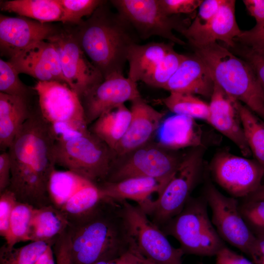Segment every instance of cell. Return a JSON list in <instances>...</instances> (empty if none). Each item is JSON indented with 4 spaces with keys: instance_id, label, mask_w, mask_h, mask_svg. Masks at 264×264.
I'll return each instance as SVG.
<instances>
[{
    "instance_id": "obj_37",
    "label": "cell",
    "mask_w": 264,
    "mask_h": 264,
    "mask_svg": "<svg viewBox=\"0 0 264 264\" xmlns=\"http://www.w3.org/2000/svg\"><path fill=\"white\" fill-rule=\"evenodd\" d=\"M239 210L250 230L256 234V237L264 236V200L248 199L239 205Z\"/></svg>"
},
{
    "instance_id": "obj_34",
    "label": "cell",
    "mask_w": 264,
    "mask_h": 264,
    "mask_svg": "<svg viewBox=\"0 0 264 264\" xmlns=\"http://www.w3.org/2000/svg\"><path fill=\"white\" fill-rule=\"evenodd\" d=\"M45 242H31L19 248L5 243L0 249V264H35L48 244Z\"/></svg>"
},
{
    "instance_id": "obj_12",
    "label": "cell",
    "mask_w": 264,
    "mask_h": 264,
    "mask_svg": "<svg viewBox=\"0 0 264 264\" xmlns=\"http://www.w3.org/2000/svg\"><path fill=\"white\" fill-rule=\"evenodd\" d=\"M206 200L212 211V222L221 238L254 261L257 251V238L243 219L237 199L223 195L210 185L207 188Z\"/></svg>"
},
{
    "instance_id": "obj_36",
    "label": "cell",
    "mask_w": 264,
    "mask_h": 264,
    "mask_svg": "<svg viewBox=\"0 0 264 264\" xmlns=\"http://www.w3.org/2000/svg\"><path fill=\"white\" fill-rule=\"evenodd\" d=\"M105 1L100 0H60L62 9L61 22L78 25L90 16Z\"/></svg>"
},
{
    "instance_id": "obj_40",
    "label": "cell",
    "mask_w": 264,
    "mask_h": 264,
    "mask_svg": "<svg viewBox=\"0 0 264 264\" xmlns=\"http://www.w3.org/2000/svg\"><path fill=\"white\" fill-rule=\"evenodd\" d=\"M233 49H235L252 67L264 91V54L237 45H235Z\"/></svg>"
},
{
    "instance_id": "obj_18",
    "label": "cell",
    "mask_w": 264,
    "mask_h": 264,
    "mask_svg": "<svg viewBox=\"0 0 264 264\" xmlns=\"http://www.w3.org/2000/svg\"><path fill=\"white\" fill-rule=\"evenodd\" d=\"M235 0H223L218 13L206 25L195 27L189 25L179 33L193 48L220 41L229 47L235 45V39L241 33L236 19Z\"/></svg>"
},
{
    "instance_id": "obj_28",
    "label": "cell",
    "mask_w": 264,
    "mask_h": 264,
    "mask_svg": "<svg viewBox=\"0 0 264 264\" xmlns=\"http://www.w3.org/2000/svg\"><path fill=\"white\" fill-rule=\"evenodd\" d=\"M2 11L14 13L42 23L60 22L62 9L60 0H10L1 1Z\"/></svg>"
},
{
    "instance_id": "obj_45",
    "label": "cell",
    "mask_w": 264,
    "mask_h": 264,
    "mask_svg": "<svg viewBox=\"0 0 264 264\" xmlns=\"http://www.w3.org/2000/svg\"><path fill=\"white\" fill-rule=\"evenodd\" d=\"M145 259L134 243L129 251L119 258L98 262L94 264H141Z\"/></svg>"
},
{
    "instance_id": "obj_25",
    "label": "cell",
    "mask_w": 264,
    "mask_h": 264,
    "mask_svg": "<svg viewBox=\"0 0 264 264\" xmlns=\"http://www.w3.org/2000/svg\"><path fill=\"white\" fill-rule=\"evenodd\" d=\"M68 225L65 216L53 204L34 208L30 224L29 241H43L53 245Z\"/></svg>"
},
{
    "instance_id": "obj_7",
    "label": "cell",
    "mask_w": 264,
    "mask_h": 264,
    "mask_svg": "<svg viewBox=\"0 0 264 264\" xmlns=\"http://www.w3.org/2000/svg\"><path fill=\"white\" fill-rule=\"evenodd\" d=\"M206 200L189 199L183 209L160 229L174 237L184 254L212 256L225 246L210 220Z\"/></svg>"
},
{
    "instance_id": "obj_30",
    "label": "cell",
    "mask_w": 264,
    "mask_h": 264,
    "mask_svg": "<svg viewBox=\"0 0 264 264\" xmlns=\"http://www.w3.org/2000/svg\"><path fill=\"white\" fill-rule=\"evenodd\" d=\"M234 103L252 154L264 168V120L235 99Z\"/></svg>"
},
{
    "instance_id": "obj_13",
    "label": "cell",
    "mask_w": 264,
    "mask_h": 264,
    "mask_svg": "<svg viewBox=\"0 0 264 264\" xmlns=\"http://www.w3.org/2000/svg\"><path fill=\"white\" fill-rule=\"evenodd\" d=\"M47 40L58 51L66 84L80 98L104 80L85 54L73 29L58 27Z\"/></svg>"
},
{
    "instance_id": "obj_6",
    "label": "cell",
    "mask_w": 264,
    "mask_h": 264,
    "mask_svg": "<svg viewBox=\"0 0 264 264\" xmlns=\"http://www.w3.org/2000/svg\"><path fill=\"white\" fill-rule=\"evenodd\" d=\"M33 88L38 97L40 113L55 141L89 131L80 98L66 84L37 81Z\"/></svg>"
},
{
    "instance_id": "obj_11",
    "label": "cell",
    "mask_w": 264,
    "mask_h": 264,
    "mask_svg": "<svg viewBox=\"0 0 264 264\" xmlns=\"http://www.w3.org/2000/svg\"><path fill=\"white\" fill-rule=\"evenodd\" d=\"M131 236L139 252L154 264H182V249L173 246L166 235L137 205L121 201Z\"/></svg>"
},
{
    "instance_id": "obj_23",
    "label": "cell",
    "mask_w": 264,
    "mask_h": 264,
    "mask_svg": "<svg viewBox=\"0 0 264 264\" xmlns=\"http://www.w3.org/2000/svg\"><path fill=\"white\" fill-rule=\"evenodd\" d=\"M103 198L117 201H135L142 210L152 200L151 195L158 196L164 189L156 179L148 177H131L115 182H104L97 185Z\"/></svg>"
},
{
    "instance_id": "obj_2",
    "label": "cell",
    "mask_w": 264,
    "mask_h": 264,
    "mask_svg": "<svg viewBox=\"0 0 264 264\" xmlns=\"http://www.w3.org/2000/svg\"><path fill=\"white\" fill-rule=\"evenodd\" d=\"M72 264L116 259L134 244L121 201L103 198L92 209L69 221L66 229Z\"/></svg>"
},
{
    "instance_id": "obj_48",
    "label": "cell",
    "mask_w": 264,
    "mask_h": 264,
    "mask_svg": "<svg viewBox=\"0 0 264 264\" xmlns=\"http://www.w3.org/2000/svg\"><path fill=\"white\" fill-rule=\"evenodd\" d=\"M52 244L49 243L45 251L39 258L35 264H55Z\"/></svg>"
},
{
    "instance_id": "obj_43",
    "label": "cell",
    "mask_w": 264,
    "mask_h": 264,
    "mask_svg": "<svg viewBox=\"0 0 264 264\" xmlns=\"http://www.w3.org/2000/svg\"><path fill=\"white\" fill-rule=\"evenodd\" d=\"M52 249L56 264H72L69 240L66 230L54 241Z\"/></svg>"
},
{
    "instance_id": "obj_5",
    "label": "cell",
    "mask_w": 264,
    "mask_h": 264,
    "mask_svg": "<svg viewBox=\"0 0 264 264\" xmlns=\"http://www.w3.org/2000/svg\"><path fill=\"white\" fill-rule=\"evenodd\" d=\"M54 154L56 165L96 185L107 180L118 158L114 151L89 130L55 141Z\"/></svg>"
},
{
    "instance_id": "obj_26",
    "label": "cell",
    "mask_w": 264,
    "mask_h": 264,
    "mask_svg": "<svg viewBox=\"0 0 264 264\" xmlns=\"http://www.w3.org/2000/svg\"><path fill=\"white\" fill-rule=\"evenodd\" d=\"M174 44L150 42L144 44L135 43L132 45L127 56L129 65L128 77L136 83L142 81L173 47Z\"/></svg>"
},
{
    "instance_id": "obj_47",
    "label": "cell",
    "mask_w": 264,
    "mask_h": 264,
    "mask_svg": "<svg viewBox=\"0 0 264 264\" xmlns=\"http://www.w3.org/2000/svg\"><path fill=\"white\" fill-rule=\"evenodd\" d=\"M242 1L249 14L255 19V25H264V0H243Z\"/></svg>"
},
{
    "instance_id": "obj_24",
    "label": "cell",
    "mask_w": 264,
    "mask_h": 264,
    "mask_svg": "<svg viewBox=\"0 0 264 264\" xmlns=\"http://www.w3.org/2000/svg\"><path fill=\"white\" fill-rule=\"evenodd\" d=\"M32 110L28 101L0 92L1 152L8 151Z\"/></svg>"
},
{
    "instance_id": "obj_51",
    "label": "cell",
    "mask_w": 264,
    "mask_h": 264,
    "mask_svg": "<svg viewBox=\"0 0 264 264\" xmlns=\"http://www.w3.org/2000/svg\"><path fill=\"white\" fill-rule=\"evenodd\" d=\"M141 264H154L150 262L146 259H145Z\"/></svg>"
},
{
    "instance_id": "obj_21",
    "label": "cell",
    "mask_w": 264,
    "mask_h": 264,
    "mask_svg": "<svg viewBox=\"0 0 264 264\" xmlns=\"http://www.w3.org/2000/svg\"><path fill=\"white\" fill-rule=\"evenodd\" d=\"M214 81L208 67L197 55H186L163 89L170 92L211 97Z\"/></svg>"
},
{
    "instance_id": "obj_35",
    "label": "cell",
    "mask_w": 264,
    "mask_h": 264,
    "mask_svg": "<svg viewBox=\"0 0 264 264\" xmlns=\"http://www.w3.org/2000/svg\"><path fill=\"white\" fill-rule=\"evenodd\" d=\"M19 74L8 60L0 59V92L29 101L33 92L36 91L34 88H30L23 83Z\"/></svg>"
},
{
    "instance_id": "obj_9",
    "label": "cell",
    "mask_w": 264,
    "mask_h": 264,
    "mask_svg": "<svg viewBox=\"0 0 264 264\" xmlns=\"http://www.w3.org/2000/svg\"><path fill=\"white\" fill-rule=\"evenodd\" d=\"M184 155L166 149L157 143L148 144L117 158L105 182H115L134 177L156 179L164 186L170 181Z\"/></svg>"
},
{
    "instance_id": "obj_49",
    "label": "cell",
    "mask_w": 264,
    "mask_h": 264,
    "mask_svg": "<svg viewBox=\"0 0 264 264\" xmlns=\"http://www.w3.org/2000/svg\"><path fill=\"white\" fill-rule=\"evenodd\" d=\"M257 251L254 262L256 264H264V236L257 237Z\"/></svg>"
},
{
    "instance_id": "obj_29",
    "label": "cell",
    "mask_w": 264,
    "mask_h": 264,
    "mask_svg": "<svg viewBox=\"0 0 264 264\" xmlns=\"http://www.w3.org/2000/svg\"><path fill=\"white\" fill-rule=\"evenodd\" d=\"M90 182L70 171L55 169L50 176L48 184L52 204L58 209H61L81 188Z\"/></svg>"
},
{
    "instance_id": "obj_46",
    "label": "cell",
    "mask_w": 264,
    "mask_h": 264,
    "mask_svg": "<svg viewBox=\"0 0 264 264\" xmlns=\"http://www.w3.org/2000/svg\"><path fill=\"white\" fill-rule=\"evenodd\" d=\"M11 173V160L8 151L0 154V193L7 189L9 185Z\"/></svg>"
},
{
    "instance_id": "obj_20",
    "label": "cell",
    "mask_w": 264,
    "mask_h": 264,
    "mask_svg": "<svg viewBox=\"0 0 264 264\" xmlns=\"http://www.w3.org/2000/svg\"><path fill=\"white\" fill-rule=\"evenodd\" d=\"M210 99L207 122L231 140L243 156H250L252 153L244 135L234 99L215 82Z\"/></svg>"
},
{
    "instance_id": "obj_44",
    "label": "cell",
    "mask_w": 264,
    "mask_h": 264,
    "mask_svg": "<svg viewBox=\"0 0 264 264\" xmlns=\"http://www.w3.org/2000/svg\"><path fill=\"white\" fill-rule=\"evenodd\" d=\"M216 256L217 264H253L243 256L238 254L225 246L218 251Z\"/></svg>"
},
{
    "instance_id": "obj_15",
    "label": "cell",
    "mask_w": 264,
    "mask_h": 264,
    "mask_svg": "<svg viewBox=\"0 0 264 264\" xmlns=\"http://www.w3.org/2000/svg\"><path fill=\"white\" fill-rule=\"evenodd\" d=\"M141 97L137 83L113 73L80 98L88 126L106 111Z\"/></svg>"
},
{
    "instance_id": "obj_8",
    "label": "cell",
    "mask_w": 264,
    "mask_h": 264,
    "mask_svg": "<svg viewBox=\"0 0 264 264\" xmlns=\"http://www.w3.org/2000/svg\"><path fill=\"white\" fill-rule=\"evenodd\" d=\"M202 151L196 149L184 155L162 192L143 210L161 228L183 209L200 176Z\"/></svg>"
},
{
    "instance_id": "obj_14",
    "label": "cell",
    "mask_w": 264,
    "mask_h": 264,
    "mask_svg": "<svg viewBox=\"0 0 264 264\" xmlns=\"http://www.w3.org/2000/svg\"><path fill=\"white\" fill-rule=\"evenodd\" d=\"M211 169L216 182L234 198L252 195L264 176V168L256 160L227 152L215 155Z\"/></svg>"
},
{
    "instance_id": "obj_39",
    "label": "cell",
    "mask_w": 264,
    "mask_h": 264,
    "mask_svg": "<svg viewBox=\"0 0 264 264\" xmlns=\"http://www.w3.org/2000/svg\"><path fill=\"white\" fill-rule=\"evenodd\" d=\"M18 201L14 194L8 189L0 193V235L7 236L12 212Z\"/></svg>"
},
{
    "instance_id": "obj_10",
    "label": "cell",
    "mask_w": 264,
    "mask_h": 264,
    "mask_svg": "<svg viewBox=\"0 0 264 264\" xmlns=\"http://www.w3.org/2000/svg\"><path fill=\"white\" fill-rule=\"evenodd\" d=\"M110 3L132 26L139 38L147 39L154 36L165 38L181 45L185 42L176 37L188 25L176 16H168L158 0H112Z\"/></svg>"
},
{
    "instance_id": "obj_42",
    "label": "cell",
    "mask_w": 264,
    "mask_h": 264,
    "mask_svg": "<svg viewBox=\"0 0 264 264\" xmlns=\"http://www.w3.org/2000/svg\"><path fill=\"white\" fill-rule=\"evenodd\" d=\"M223 0H205L198 7V12L190 25L198 27L208 23L217 14Z\"/></svg>"
},
{
    "instance_id": "obj_17",
    "label": "cell",
    "mask_w": 264,
    "mask_h": 264,
    "mask_svg": "<svg viewBox=\"0 0 264 264\" xmlns=\"http://www.w3.org/2000/svg\"><path fill=\"white\" fill-rule=\"evenodd\" d=\"M19 74L24 73L38 81L66 83L59 56L55 45L47 40L37 42L8 60Z\"/></svg>"
},
{
    "instance_id": "obj_27",
    "label": "cell",
    "mask_w": 264,
    "mask_h": 264,
    "mask_svg": "<svg viewBox=\"0 0 264 264\" xmlns=\"http://www.w3.org/2000/svg\"><path fill=\"white\" fill-rule=\"evenodd\" d=\"M131 119L130 109L122 104L102 114L88 129L114 151L125 134Z\"/></svg>"
},
{
    "instance_id": "obj_38",
    "label": "cell",
    "mask_w": 264,
    "mask_h": 264,
    "mask_svg": "<svg viewBox=\"0 0 264 264\" xmlns=\"http://www.w3.org/2000/svg\"><path fill=\"white\" fill-rule=\"evenodd\" d=\"M234 42L235 44L264 54V25H255L249 30H242Z\"/></svg>"
},
{
    "instance_id": "obj_19",
    "label": "cell",
    "mask_w": 264,
    "mask_h": 264,
    "mask_svg": "<svg viewBox=\"0 0 264 264\" xmlns=\"http://www.w3.org/2000/svg\"><path fill=\"white\" fill-rule=\"evenodd\" d=\"M132 119L128 128L114 150L123 156L149 143L164 117V114L148 104L141 97L132 101Z\"/></svg>"
},
{
    "instance_id": "obj_3",
    "label": "cell",
    "mask_w": 264,
    "mask_h": 264,
    "mask_svg": "<svg viewBox=\"0 0 264 264\" xmlns=\"http://www.w3.org/2000/svg\"><path fill=\"white\" fill-rule=\"evenodd\" d=\"M105 3L73 29L85 54L104 79L123 73L129 49L137 43L130 24Z\"/></svg>"
},
{
    "instance_id": "obj_31",
    "label": "cell",
    "mask_w": 264,
    "mask_h": 264,
    "mask_svg": "<svg viewBox=\"0 0 264 264\" xmlns=\"http://www.w3.org/2000/svg\"><path fill=\"white\" fill-rule=\"evenodd\" d=\"M161 101L174 114L207 122L209 116V104L195 95L170 92L168 96L162 99Z\"/></svg>"
},
{
    "instance_id": "obj_50",
    "label": "cell",
    "mask_w": 264,
    "mask_h": 264,
    "mask_svg": "<svg viewBox=\"0 0 264 264\" xmlns=\"http://www.w3.org/2000/svg\"><path fill=\"white\" fill-rule=\"evenodd\" d=\"M248 199L254 200H264V184L262 185L256 192L249 196Z\"/></svg>"
},
{
    "instance_id": "obj_41",
    "label": "cell",
    "mask_w": 264,
    "mask_h": 264,
    "mask_svg": "<svg viewBox=\"0 0 264 264\" xmlns=\"http://www.w3.org/2000/svg\"><path fill=\"white\" fill-rule=\"evenodd\" d=\"M164 12L168 16L188 14L198 8L202 0H158Z\"/></svg>"
},
{
    "instance_id": "obj_4",
    "label": "cell",
    "mask_w": 264,
    "mask_h": 264,
    "mask_svg": "<svg viewBox=\"0 0 264 264\" xmlns=\"http://www.w3.org/2000/svg\"><path fill=\"white\" fill-rule=\"evenodd\" d=\"M193 48L214 82L264 120V91L250 65L217 42Z\"/></svg>"
},
{
    "instance_id": "obj_22",
    "label": "cell",
    "mask_w": 264,
    "mask_h": 264,
    "mask_svg": "<svg viewBox=\"0 0 264 264\" xmlns=\"http://www.w3.org/2000/svg\"><path fill=\"white\" fill-rule=\"evenodd\" d=\"M157 143L170 150L202 146V131L195 119L174 114L164 118L156 134Z\"/></svg>"
},
{
    "instance_id": "obj_33",
    "label": "cell",
    "mask_w": 264,
    "mask_h": 264,
    "mask_svg": "<svg viewBox=\"0 0 264 264\" xmlns=\"http://www.w3.org/2000/svg\"><path fill=\"white\" fill-rule=\"evenodd\" d=\"M186 56L176 52L173 47L144 77L142 82L153 87L163 88Z\"/></svg>"
},
{
    "instance_id": "obj_1",
    "label": "cell",
    "mask_w": 264,
    "mask_h": 264,
    "mask_svg": "<svg viewBox=\"0 0 264 264\" xmlns=\"http://www.w3.org/2000/svg\"><path fill=\"white\" fill-rule=\"evenodd\" d=\"M55 143L39 108L33 110L8 150L11 173L7 189L19 202L36 208L52 204L48 184L56 169Z\"/></svg>"
},
{
    "instance_id": "obj_32",
    "label": "cell",
    "mask_w": 264,
    "mask_h": 264,
    "mask_svg": "<svg viewBox=\"0 0 264 264\" xmlns=\"http://www.w3.org/2000/svg\"><path fill=\"white\" fill-rule=\"evenodd\" d=\"M34 207L27 204L17 203L11 214L5 244L14 247L21 242L29 241V232Z\"/></svg>"
},
{
    "instance_id": "obj_16",
    "label": "cell",
    "mask_w": 264,
    "mask_h": 264,
    "mask_svg": "<svg viewBox=\"0 0 264 264\" xmlns=\"http://www.w3.org/2000/svg\"><path fill=\"white\" fill-rule=\"evenodd\" d=\"M57 27L27 18L0 15V48L3 56L14 57L32 44L47 40Z\"/></svg>"
}]
</instances>
